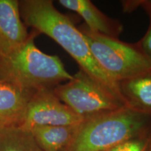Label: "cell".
<instances>
[{
    "instance_id": "6da1fadb",
    "label": "cell",
    "mask_w": 151,
    "mask_h": 151,
    "mask_svg": "<svg viewBox=\"0 0 151 151\" xmlns=\"http://www.w3.org/2000/svg\"><path fill=\"white\" fill-rule=\"evenodd\" d=\"M23 22L33 31L46 35L67 52L92 79L124 102L119 85L100 67L90 51L84 36L71 19L55 8L50 0L19 1ZM126 105V104H125Z\"/></svg>"
},
{
    "instance_id": "7a4b0ae2",
    "label": "cell",
    "mask_w": 151,
    "mask_h": 151,
    "mask_svg": "<svg viewBox=\"0 0 151 151\" xmlns=\"http://www.w3.org/2000/svg\"><path fill=\"white\" fill-rule=\"evenodd\" d=\"M38 34L32 31L25 43L6 53H0V82L25 91L54 89L71 80L58 55H48L35 43Z\"/></svg>"
},
{
    "instance_id": "3957f363",
    "label": "cell",
    "mask_w": 151,
    "mask_h": 151,
    "mask_svg": "<svg viewBox=\"0 0 151 151\" xmlns=\"http://www.w3.org/2000/svg\"><path fill=\"white\" fill-rule=\"evenodd\" d=\"M151 132V115L124 106L84 119L63 151H106L132 138Z\"/></svg>"
},
{
    "instance_id": "277c9868",
    "label": "cell",
    "mask_w": 151,
    "mask_h": 151,
    "mask_svg": "<svg viewBox=\"0 0 151 151\" xmlns=\"http://www.w3.org/2000/svg\"><path fill=\"white\" fill-rule=\"evenodd\" d=\"M78 29L97 63L118 83L151 71L150 62L137 43H127L94 32L85 24Z\"/></svg>"
},
{
    "instance_id": "5b68a950",
    "label": "cell",
    "mask_w": 151,
    "mask_h": 151,
    "mask_svg": "<svg viewBox=\"0 0 151 151\" xmlns=\"http://www.w3.org/2000/svg\"><path fill=\"white\" fill-rule=\"evenodd\" d=\"M53 92L62 102L83 119L127 106L116 94L81 69L73 75L71 80L56 86Z\"/></svg>"
},
{
    "instance_id": "8992f818",
    "label": "cell",
    "mask_w": 151,
    "mask_h": 151,
    "mask_svg": "<svg viewBox=\"0 0 151 151\" xmlns=\"http://www.w3.org/2000/svg\"><path fill=\"white\" fill-rule=\"evenodd\" d=\"M83 120L58 99L53 89H43L32 94L19 127L29 130L36 126L76 125Z\"/></svg>"
},
{
    "instance_id": "52a82bcc",
    "label": "cell",
    "mask_w": 151,
    "mask_h": 151,
    "mask_svg": "<svg viewBox=\"0 0 151 151\" xmlns=\"http://www.w3.org/2000/svg\"><path fill=\"white\" fill-rule=\"evenodd\" d=\"M29 37L20 16L18 0H0V53L18 48Z\"/></svg>"
},
{
    "instance_id": "ba28073f",
    "label": "cell",
    "mask_w": 151,
    "mask_h": 151,
    "mask_svg": "<svg viewBox=\"0 0 151 151\" xmlns=\"http://www.w3.org/2000/svg\"><path fill=\"white\" fill-rule=\"evenodd\" d=\"M58 3L77 13L84 20L85 25L94 32L118 39L123 30L120 21L109 18L89 0H60Z\"/></svg>"
},
{
    "instance_id": "9c48e42d",
    "label": "cell",
    "mask_w": 151,
    "mask_h": 151,
    "mask_svg": "<svg viewBox=\"0 0 151 151\" xmlns=\"http://www.w3.org/2000/svg\"><path fill=\"white\" fill-rule=\"evenodd\" d=\"M33 93L0 82V128L21 124Z\"/></svg>"
},
{
    "instance_id": "30bf717a",
    "label": "cell",
    "mask_w": 151,
    "mask_h": 151,
    "mask_svg": "<svg viewBox=\"0 0 151 151\" xmlns=\"http://www.w3.org/2000/svg\"><path fill=\"white\" fill-rule=\"evenodd\" d=\"M127 106L151 115V71L118 83Z\"/></svg>"
},
{
    "instance_id": "8fae6325",
    "label": "cell",
    "mask_w": 151,
    "mask_h": 151,
    "mask_svg": "<svg viewBox=\"0 0 151 151\" xmlns=\"http://www.w3.org/2000/svg\"><path fill=\"white\" fill-rule=\"evenodd\" d=\"M78 124L36 126L29 131L43 151H63L72 140Z\"/></svg>"
},
{
    "instance_id": "7c38bea8",
    "label": "cell",
    "mask_w": 151,
    "mask_h": 151,
    "mask_svg": "<svg viewBox=\"0 0 151 151\" xmlns=\"http://www.w3.org/2000/svg\"><path fill=\"white\" fill-rule=\"evenodd\" d=\"M0 151H43L31 132L19 126L0 128Z\"/></svg>"
},
{
    "instance_id": "4fadbf2b",
    "label": "cell",
    "mask_w": 151,
    "mask_h": 151,
    "mask_svg": "<svg viewBox=\"0 0 151 151\" xmlns=\"http://www.w3.org/2000/svg\"><path fill=\"white\" fill-rule=\"evenodd\" d=\"M150 137L151 132L148 134L128 139L106 151H146Z\"/></svg>"
},
{
    "instance_id": "5bb4252c",
    "label": "cell",
    "mask_w": 151,
    "mask_h": 151,
    "mask_svg": "<svg viewBox=\"0 0 151 151\" xmlns=\"http://www.w3.org/2000/svg\"><path fill=\"white\" fill-rule=\"evenodd\" d=\"M147 14L150 20L148 28L143 37L137 43L141 52L146 57V58L151 64V14Z\"/></svg>"
},
{
    "instance_id": "9a60e30c",
    "label": "cell",
    "mask_w": 151,
    "mask_h": 151,
    "mask_svg": "<svg viewBox=\"0 0 151 151\" xmlns=\"http://www.w3.org/2000/svg\"><path fill=\"white\" fill-rule=\"evenodd\" d=\"M127 2L129 3H127L125 1L126 4L129 5L131 4L132 6L126 9L130 10V9H136L138 6H141L146 11L147 14H151V0H140V1H127Z\"/></svg>"
},
{
    "instance_id": "2e32d148",
    "label": "cell",
    "mask_w": 151,
    "mask_h": 151,
    "mask_svg": "<svg viewBox=\"0 0 151 151\" xmlns=\"http://www.w3.org/2000/svg\"><path fill=\"white\" fill-rule=\"evenodd\" d=\"M146 151H151V137H150V143H149V145H148V148H147V150Z\"/></svg>"
}]
</instances>
